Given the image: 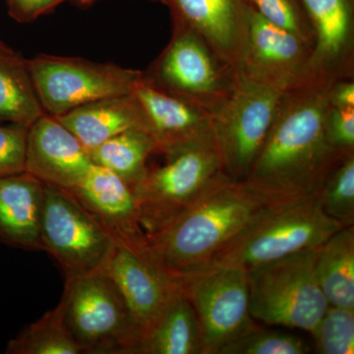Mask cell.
I'll use <instances>...</instances> for the list:
<instances>
[{"instance_id":"obj_17","label":"cell","mask_w":354,"mask_h":354,"mask_svg":"<svg viewBox=\"0 0 354 354\" xmlns=\"http://www.w3.org/2000/svg\"><path fill=\"white\" fill-rule=\"evenodd\" d=\"M169 6L174 26L196 32L237 71L251 6L249 0H160Z\"/></svg>"},{"instance_id":"obj_24","label":"cell","mask_w":354,"mask_h":354,"mask_svg":"<svg viewBox=\"0 0 354 354\" xmlns=\"http://www.w3.org/2000/svg\"><path fill=\"white\" fill-rule=\"evenodd\" d=\"M157 153L155 142L142 127L125 130L90 151L93 164L106 167L134 188L147 172V160Z\"/></svg>"},{"instance_id":"obj_15","label":"cell","mask_w":354,"mask_h":354,"mask_svg":"<svg viewBox=\"0 0 354 354\" xmlns=\"http://www.w3.org/2000/svg\"><path fill=\"white\" fill-rule=\"evenodd\" d=\"M314 34L308 80L354 78V0H300Z\"/></svg>"},{"instance_id":"obj_30","label":"cell","mask_w":354,"mask_h":354,"mask_svg":"<svg viewBox=\"0 0 354 354\" xmlns=\"http://www.w3.org/2000/svg\"><path fill=\"white\" fill-rule=\"evenodd\" d=\"M28 128L0 127V176L25 171Z\"/></svg>"},{"instance_id":"obj_14","label":"cell","mask_w":354,"mask_h":354,"mask_svg":"<svg viewBox=\"0 0 354 354\" xmlns=\"http://www.w3.org/2000/svg\"><path fill=\"white\" fill-rule=\"evenodd\" d=\"M101 271L120 291L141 337L181 286L179 279L124 244L116 243Z\"/></svg>"},{"instance_id":"obj_35","label":"cell","mask_w":354,"mask_h":354,"mask_svg":"<svg viewBox=\"0 0 354 354\" xmlns=\"http://www.w3.org/2000/svg\"><path fill=\"white\" fill-rule=\"evenodd\" d=\"M75 1L81 6H88V4H92L93 2L97 1V0H75Z\"/></svg>"},{"instance_id":"obj_4","label":"cell","mask_w":354,"mask_h":354,"mask_svg":"<svg viewBox=\"0 0 354 354\" xmlns=\"http://www.w3.org/2000/svg\"><path fill=\"white\" fill-rule=\"evenodd\" d=\"M318 249L246 271L253 319L267 326L313 332L330 306L317 279Z\"/></svg>"},{"instance_id":"obj_7","label":"cell","mask_w":354,"mask_h":354,"mask_svg":"<svg viewBox=\"0 0 354 354\" xmlns=\"http://www.w3.org/2000/svg\"><path fill=\"white\" fill-rule=\"evenodd\" d=\"M165 158L164 165L149 169L143 180L132 189L145 234L169 225L223 172L215 140Z\"/></svg>"},{"instance_id":"obj_23","label":"cell","mask_w":354,"mask_h":354,"mask_svg":"<svg viewBox=\"0 0 354 354\" xmlns=\"http://www.w3.org/2000/svg\"><path fill=\"white\" fill-rule=\"evenodd\" d=\"M44 113L27 59L13 50L0 53V121L29 128Z\"/></svg>"},{"instance_id":"obj_18","label":"cell","mask_w":354,"mask_h":354,"mask_svg":"<svg viewBox=\"0 0 354 354\" xmlns=\"http://www.w3.org/2000/svg\"><path fill=\"white\" fill-rule=\"evenodd\" d=\"M69 192L108 230L116 243L141 249L145 232L140 223L136 197L120 176L93 165Z\"/></svg>"},{"instance_id":"obj_9","label":"cell","mask_w":354,"mask_h":354,"mask_svg":"<svg viewBox=\"0 0 354 354\" xmlns=\"http://www.w3.org/2000/svg\"><path fill=\"white\" fill-rule=\"evenodd\" d=\"M39 236L41 250L55 258L65 279L101 271L116 245L72 193L46 184Z\"/></svg>"},{"instance_id":"obj_25","label":"cell","mask_w":354,"mask_h":354,"mask_svg":"<svg viewBox=\"0 0 354 354\" xmlns=\"http://www.w3.org/2000/svg\"><path fill=\"white\" fill-rule=\"evenodd\" d=\"M8 354H82L62 320L58 306L27 326L8 342Z\"/></svg>"},{"instance_id":"obj_33","label":"cell","mask_w":354,"mask_h":354,"mask_svg":"<svg viewBox=\"0 0 354 354\" xmlns=\"http://www.w3.org/2000/svg\"><path fill=\"white\" fill-rule=\"evenodd\" d=\"M329 102L333 108H354V78L333 83L329 90Z\"/></svg>"},{"instance_id":"obj_20","label":"cell","mask_w":354,"mask_h":354,"mask_svg":"<svg viewBox=\"0 0 354 354\" xmlns=\"http://www.w3.org/2000/svg\"><path fill=\"white\" fill-rule=\"evenodd\" d=\"M57 118L88 152L125 130L143 127L138 104L131 94L88 102Z\"/></svg>"},{"instance_id":"obj_11","label":"cell","mask_w":354,"mask_h":354,"mask_svg":"<svg viewBox=\"0 0 354 354\" xmlns=\"http://www.w3.org/2000/svg\"><path fill=\"white\" fill-rule=\"evenodd\" d=\"M199 323L203 354L221 349L256 325L250 314L245 270L212 265L180 279Z\"/></svg>"},{"instance_id":"obj_6","label":"cell","mask_w":354,"mask_h":354,"mask_svg":"<svg viewBox=\"0 0 354 354\" xmlns=\"http://www.w3.org/2000/svg\"><path fill=\"white\" fill-rule=\"evenodd\" d=\"M143 77L213 115L234 90L237 71L196 32L174 26L171 41Z\"/></svg>"},{"instance_id":"obj_13","label":"cell","mask_w":354,"mask_h":354,"mask_svg":"<svg viewBox=\"0 0 354 354\" xmlns=\"http://www.w3.org/2000/svg\"><path fill=\"white\" fill-rule=\"evenodd\" d=\"M131 95L138 104L142 125L155 142L158 153L167 157L215 140L211 114L155 87L144 78L143 72Z\"/></svg>"},{"instance_id":"obj_12","label":"cell","mask_w":354,"mask_h":354,"mask_svg":"<svg viewBox=\"0 0 354 354\" xmlns=\"http://www.w3.org/2000/svg\"><path fill=\"white\" fill-rule=\"evenodd\" d=\"M313 46L251 9L237 72L286 91L307 78Z\"/></svg>"},{"instance_id":"obj_16","label":"cell","mask_w":354,"mask_h":354,"mask_svg":"<svg viewBox=\"0 0 354 354\" xmlns=\"http://www.w3.org/2000/svg\"><path fill=\"white\" fill-rule=\"evenodd\" d=\"M93 165L90 152L55 116L44 113L28 128L25 171L46 185L72 190Z\"/></svg>"},{"instance_id":"obj_26","label":"cell","mask_w":354,"mask_h":354,"mask_svg":"<svg viewBox=\"0 0 354 354\" xmlns=\"http://www.w3.org/2000/svg\"><path fill=\"white\" fill-rule=\"evenodd\" d=\"M324 213L342 227L354 225V153L335 167L317 195Z\"/></svg>"},{"instance_id":"obj_29","label":"cell","mask_w":354,"mask_h":354,"mask_svg":"<svg viewBox=\"0 0 354 354\" xmlns=\"http://www.w3.org/2000/svg\"><path fill=\"white\" fill-rule=\"evenodd\" d=\"M264 19L292 32L314 48V34L300 0H249Z\"/></svg>"},{"instance_id":"obj_34","label":"cell","mask_w":354,"mask_h":354,"mask_svg":"<svg viewBox=\"0 0 354 354\" xmlns=\"http://www.w3.org/2000/svg\"><path fill=\"white\" fill-rule=\"evenodd\" d=\"M10 50H11V48H9V46H7V44H4L3 41H1V39H0V53H2V51H10Z\"/></svg>"},{"instance_id":"obj_31","label":"cell","mask_w":354,"mask_h":354,"mask_svg":"<svg viewBox=\"0 0 354 354\" xmlns=\"http://www.w3.org/2000/svg\"><path fill=\"white\" fill-rule=\"evenodd\" d=\"M327 134L330 144L342 153L354 152V108L330 106L327 115Z\"/></svg>"},{"instance_id":"obj_3","label":"cell","mask_w":354,"mask_h":354,"mask_svg":"<svg viewBox=\"0 0 354 354\" xmlns=\"http://www.w3.org/2000/svg\"><path fill=\"white\" fill-rule=\"evenodd\" d=\"M342 227H346L324 213L317 197L265 205L209 266H234L248 271L318 248Z\"/></svg>"},{"instance_id":"obj_28","label":"cell","mask_w":354,"mask_h":354,"mask_svg":"<svg viewBox=\"0 0 354 354\" xmlns=\"http://www.w3.org/2000/svg\"><path fill=\"white\" fill-rule=\"evenodd\" d=\"M317 353H354V310L330 305L311 333Z\"/></svg>"},{"instance_id":"obj_1","label":"cell","mask_w":354,"mask_h":354,"mask_svg":"<svg viewBox=\"0 0 354 354\" xmlns=\"http://www.w3.org/2000/svg\"><path fill=\"white\" fill-rule=\"evenodd\" d=\"M330 86L306 79L283 93L264 144L241 181L265 205L317 197L351 153L337 150L328 138Z\"/></svg>"},{"instance_id":"obj_19","label":"cell","mask_w":354,"mask_h":354,"mask_svg":"<svg viewBox=\"0 0 354 354\" xmlns=\"http://www.w3.org/2000/svg\"><path fill=\"white\" fill-rule=\"evenodd\" d=\"M46 184L28 172L0 176V242L41 250L39 236Z\"/></svg>"},{"instance_id":"obj_27","label":"cell","mask_w":354,"mask_h":354,"mask_svg":"<svg viewBox=\"0 0 354 354\" xmlns=\"http://www.w3.org/2000/svg\"><path fill=\"white\" fill-rule=\"evenodd\" d=\"M309 351L305 342L295 335L255 325L227 344L220 354H306Z\"/></svg>"},{"instance_id":"obj_21","label":"cell","mask_w":354,"mask_h":354,"mask_svg":"<svg viewBox=\"0 0 354 354\" xmlns=\"http://www.w3.org/2000/svg\"><path fill=\"white\" fill-rule=\"evenodd\" d=\"M138 354H203L196 314L181 286L142 335Z\"/></svg>"},{"instance_id":"obj_5","label":"cell","mask_w":354,"mask_h":354,"mask_svg":"<svg viewBox=\"0 0 354 354\" xmlns=\"http://www.w3.org/2000/svg\"><path fill=\"white\" fill-rule=\"evenodd\" d=\"M83 353L138 354L141 334L120 291L102 271L65 279L57 305Z\"/></svg>"},{"instance_id":"obj_2","label":"cell","mask_w":354,"mask_h":354,"mask_svg":"<svg viewBox=\"0 0 354 354\" xmlns=\"http://www.w3.org/2000/svg\"><path fill=\"white\" fill-rule=\"evenodd\" d=\"M265 206L225 172L169 225L145 234L140 252L172 278L206 269Z\"/></svg>"},{"instance_id":"obj_32","label":"cell","mask_w":354,"mask_h":354,"mask_svg":"<svg viewBox=\"0 0 354 354\" xmlns=\"http://www.w3.org/2000/svg\"><path fill=\"white\" fill-rule=\"evenodd\" d=\"M66 0H7L8 13L19 23H29Z\"/></svg>"},{"instance_id":"obj_10","label":"cell","mask_w":354,"mask_h":354,"mask_svg":"<svg viewBox=\"0 0 354 354\" xmlns=\"http://www.w3.org/2000/svg\"><path fill=\"white\" fill-rule=\"evenodd\" d=\"M44 113L57 116L108 97L130 95L141 71L83 58L38 55L27 59Z\"/></svg>"},{"instance_id":"obj_22","label":"cell","mask_w":354,"mask_h":354,"mask_svg":"<svg viewBox=\"0 0 354 354\" xmlns=\"http://www.w3.org/2000/svg\"><path fill=\"white\" fill-rule=\"evenodd\" d=\"M316 276L328 302L354 310V227H342L318 249Z\"/></svg>"},{"instance_id":"obj_8","label":"cell","mask_w":354,"mask_h":354,"mask_svg":"<svg viewBox=\"0 0 354 354\" xmlns=\"http://www.w3.org/2000/svg\"><path fill=\"white\" fill-rule=\"evenodd\" d=\"M285 92L237 72L234 90L212 115L223 172L234 181L241 183L248 174Z\"/></svg>"}]
</instances>
